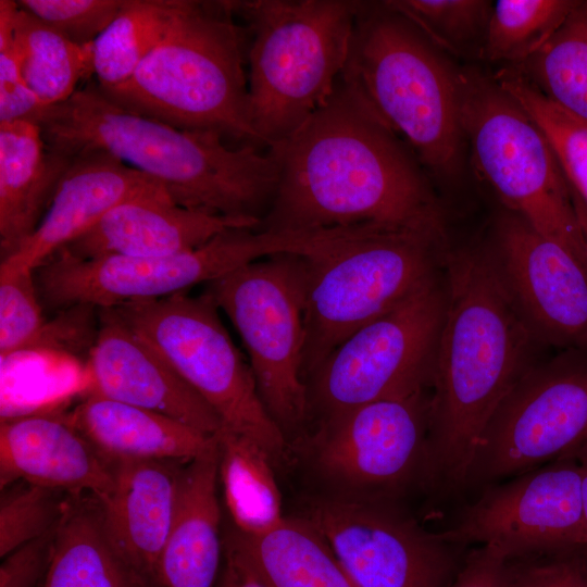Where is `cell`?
<instances>
[{
    "mask_svg": "<svg viewBox=\"0 0 587 587\" xmlns=\"http://www.w3.org/2000/svg\"><path fill=\"white\" fill-rule=\"evenodd\" d=\"M267 149L278 180L259 230L376 227L446 236L422 164L341 77L321 108Z\"/></svg>",
    "mask_w": 587,
    "mask_h": 587,
    "instance_id": "obj_1",
    "label": "cell"
},
{
    "mask_svg": "<svg viewBox=\"0 0 587 587\" xmlns=\"http://www.w3.org/2000/svg\"><path fill=\"white\" fill-rule=\"evenodd\" d=\"M446 305L430 384L426 477L465 488L489 419L537 362L538 339L516 305L492 250L447 251Z\"/></svg>",
    "mask_w": 587,
    "mask_h": 587,
    "instance_id": "obj_2",
    "label": "cell"
},
{
    "mask_svg": "<svg viewBox=\"0 0 587 587\" xmlns=\"http://www.w3.org/2000/svg\"><path fill=\"white\" fill-rule=\"evenodd\" d=\"M36 123L49 149L71 157L105 152L160 183L176 203L212 214L261 220L278 180L270 149L230 148L216 134L132 112L97 84L43 108Z\"/></svg>",
    "mask_w": 587,
    "mask_h": 587,
    "instance_id": "obj_3",
    "label": "cell"
},
{
    "mask_svg": "<svg viewBox=\"0 0 587 587\" xmlns=\"http://www.w3.org/2000/svg\"><path fill=\"white\" fill-rule=\"evenodd\" d=\"M233 15L228 1L176 0L165 33L133 77L100 90L132 112L261 146L250 116L246 36Z\"/></svg>",
    "mask_w": 587,
    "mask_h": 587,
    "instance_id": "obj_4",
    "label": "cell"
},
{
    "mask_svg": "<svg viewBox=\"0 0 587 587\" xmlns=\"http://www.w3.org/2000/svg\"><path fill=\"white\" fill-rule=\"evenodd\" d=\"M340 77L405 138L423 166L441 177L459 170L464 135L458 72L385 1L362 2Z\"/></svg>",
    "mask_w": 587,
    "mask_h": 587,
    "instance_id": "obj_5",
    "label": "cell"
},
{
    "mask_svg": "<svg viewBox=\"0 0 587 587\" xmlns=\"http://www.w3.org/2000/svg\"><path fill=\"white\" fill-rule=\"evenodd\" d=\"M446 236L412 229H332L323 252L302 255V375L350 335L427 283L444 265Z\"/></svg>",
    "mask_w": 587,
    "mask_h": 587,
    "instance_id": "obj_6",
    "label": "cell"
},
{
    "mask_svg": "<svg viewBox=\"0 0 587 587\" xmlns=\"http://www.w3.org/2000/svg\"><path fill=\"white\" fill-rule=\"evenodd\" d=\"M362 2L228 1L248 23L249 102L266 149L297 130L332 96Z\"/></svg>",
    "mask_w": 587,
    "mask_h": 587,
    "instance_id": "obj_7",
    "label": "cell"
},
{
    "mask_svg": "<svg viewBox=\"0 0 587 587\" xmlns=\"http://www.w3.org/2000/svg\"><path fill=\"white\" fill-rule=\"evenodd\" d=\"M458 80L475 170L514 214L587 261L570 184L542 130L492 76L463 70Z\"/></svg>",
    "mask_w": 587,
    "mask_h": 587,
    "instance_id": "obj_8",
    "label": "cell"
},
{
    "mask_svg": "<svg viewBox=\"0 0 587 587\" xmlns=\"http://www.w3.org/2000/svg\"><path fill=\"white\" fill-rule=\"evenodd\" d=\"M113 309L209 403L223 427L254 440L272 460L283 455L284 432L265 409L250 363L207 291L129 301Z\"/></svg>",
    "mask_w": 587,
    "mask_h": 587,
    "instance_id": "obj_9",
    "label": "cell"
},
{
    "mask_svg": "<svg viewBox=\"0 0 587 587\" xmlns=\"http://www.w3.org/2000/svg\"><path fill=\"white\" fill-rule=\"evenodd\" d=\"M205 291L240 335L271 417L283 432L302 425L310 412L302 375V255L253 261L210 282Z\"/></svg>",
    "mask_w": 587,
    "mask_h": 587,
    "instance_id": "obj_10",
    "label": "cell"
},
{
    "mask_svg": "<svg viewBox=\"0 0 587 587\" xmlns=\"http://www.w3.org/2000/svg\"><path fill=\"white\" fill-rule=\"evenodd\" d=\"M285 250L279 234L238 227L195 249L161 257L80 259L58 252L35 270V280L41 303L52 310L114 308L187 291Z\"/></svg>",
    "mask_w": 587,
    "mask_h": 587,
    "instance_id": "obj_11",
    "label": "cell"
},
{
    "mask_svg": "<svg viewBox=\"0 0 587 587\" xmlns=\"http://www.w3.org/2000/svg\"><path fill=\"white\" fill-rule=\"evenodd\" d=\"M446 291L438 277L342 341L311 374L322 419L430 384Z\"/></svg>",
    "mask_w": 587,
    "mask_h": 587,
    "instance_id": "obj_12",
    "label": "cell"
},
{
    "mask_svg": "<svg viewBox=\"0 0 587 587\" xmlns=\"http://www.w3.org/2000/svg\"><path fill=\"white\" fill-rule=\"evenodd\" d=\"M587 441V350L536 363L496 409L476 444L465 488L573 457Z\"/></svg>",
    "mask_w": 587,
    "mask_h": 587,
    "instance_id": "obj_13",
    "label": "cell"
},
{
    "mask_svg": "<svg viewBox=\"0 0 587 587\" xmlns=\"http://www.w3.org/2000/svg\"><path fill=\"white\" fill-rule=\"evenodd\" d=\"M440 535L455 546L494 547L508 559L587 549L577 460L562 457L484 487Z\"/></svg>",
    "mask_w": 587,
    "mask_h": 587,
    "instance_id": "obj_14",
    "label": "cell"
},
{
    "mask_svg": "<svg viewBox=\"0 0 587 587\" xmlns=\"http://www.w3.org/2000/svg\"><path fill=\"white\" fill-rule=\"evenodd\" d=\"M357 587H448L457 547L389 507L326 499L305 519Z\"/></svg>",
    "mask_w": 587,
    "mask_h": 587,
    "instance_id": "obj_15",
    "label": "cell"
},
{
    "mask_svg": "<svg viewBox=\"0 0 587 587\" xmlns=\"http://www.w3.org/2000/svg\"><path fill=\"white\" fill-rule=\"evenodd\" d=\"M429 398L424 390L321 420L312 440L321 471L340 484L388 490L426 476Z\"/></svg>",
    "mask_w": 587,
    "mask_h": 587,
    "instance_id": "obj_16",
    "label": "cell"
},
{
    "mask_svg": "<svg viewBox=\"0 0 587 587\" xmlns=\"http://www.w3.org/2000/svg\"><path fill=\"white\" fill-rule=\"evenodd\" d=\"M492 253L538 341L587 350V261L514 213L499 220Z\"/></svg>",
    "mask_w": 587,
    "mask_h": 587,
    "instance_id": "obj_17",
    "label": "cell"
},
{
    "mask_svg": "<svg viewBox=\"0 0 587 587\" xmlns=\"http://www.w3.org/2000/svg\"><path fill=\"white\" fill-rule=\"evenodd\" d=\"M89 353L93 392L151 410L208 435L223 424L209 403L113 308L99 309Z\"/></svg>",
    "mask_w": 587,
    "mask_h": 587,
    "instance_id": "obj_18",
    "label": "cell"
},
{
    "mask_svg": "<svg viewBox=\"0 0 587 587\" xmlns=\"http://www.w3.org/2000/svg\"><path fill=\"white\" fill-rule=\"evenodd\" d=\"M168 196L157 180L102 151L75 155L29 238L2 259L0 273L35 271L127 200Z\"/></svg>",
    "mask_w": 587,
    "mask_h": 587,
    "instance_id": "obj_19",
    "label": "cell"
},
{
    "mask_svg": "<svg viewBox=\"0 0 587 587\" xmlns=\"http://www.w3.org/2000/svg\"><path fill=\"white\" fill-rule=\"evenodd\" d=\"M77 497L103 499L113 488L112 462L67 420L30 413L0 426L1 489L15 480Z\"/></svg>",
    "mask_w": 587,
    "mask_h": 587,
    "instance_id": "obj_20",
    "label": "cell"
},
{
    "mask_svg": "<svg viewBox=\"0 0 587 587\" xmlns=\"http://www.w3.org/2000/svg\"><path fill=\"white\" fill-rule=\"evenodd\" d=\"M260 223L186 208L168 196L143 197L114 207L59 252L80 259L168 255L195 249L227 229L257 228Z\"/></svg>",
    "mask_w": 587,
    "mask_h": 587,
    "instance_id": "obj_21",
    "label": "cell"
},
{
    "mask_svg": "<svg viewBox=\"0 0 587 587\" xmlns=\"http://www.w3.org/2000/svg\"><path fill=\"white\" fill-rule=\"evenodd\" d=\"M112 490L101 500L105 534L121 557L153 587L174 516L180 467L175 461H111Z\"/></svg>",
    "mask_w": 587,
    "mask_h": 587,
    "instance_id": "obj_22",
    "label": "cell"
},
{
    "mask_svg": "<svg viewBox=\"0 0 587 587\" xmlns=\"http://www.w3.org/2000/svg\"><path fill=\"white\" fill-rule=\"evenodd\" d=\"M220 451L211 444L180 469L176 505L159 562L160 587H213L220 567Z\"/></svg>",
    "mask_w": 587,
    "mask_h": 587,
    "instance_id": "obj_23",
    "label": "cell"
},
{
    "mask_svg": "<svg viewBox=\"0 0 587 587\" xmlns=\"http://www.w3.org/2000/svg\"><path fill=\"white\" fill-rule=\"evenodd\" d=\"M74 158L49 149L36 122L0 123L1 260L35 232Z\"/></svg>",
    "mask_w": 587,
    "mask_h": 587,
    "instance_id": "obj_24",
    "label": "cell"
},
{
    "mask_svg": "<svg viewBox=\"0 0 587 587\" xmlns=\"http://www.w3.org/2000/svg\"><path fill=\"white\" fill-rule=\"evenodd\" d=\"M66 420L109 461H190L213 440L161 413L91 392Z\"/></svg>",
    "mask_w": 587,
    "mask_h": 587,
    "instance_id": "obj_25",
    "label": "cell"
},
{
    "mask_svg": "<svg viewBox=\"0 0 587 587\" xmlns=\"http://www.w3.org/2000/svg\"><path fill=\"white\" fill-rule=\"evenodd\" d=\"M225 550L249 565L267 587H357L307 520L285 517L261 535L234 529L225 539Z\"/></svg>",
    "mask_w": 587,
    "mask_h": 587,
    "instance_id": "obj_26",
    "label": "cell"
},
{
    "mask_svg": "<svg viewBox=\"0 0 587 587\" xmlns=\"http://www.w3.org/2000/svg\"><path fill=\"white\" fill-rule=\"evenodd\" d=\"M43 587H153L109 540L95 497L71 496L58 524Z\"/></svg>",
    "mask_w": 587,
    "mask_h": 587,
    "instance_id": "obj_27",
    "label": "cell"
},
{
    "mask_svg": "<svg viewBox=\"0 0 587 587\" xmlns=\"http://www.w3.org/2000/svg\"><path fill=\"white\" fill-rule=\"evenodd\" d=\"M216 436L218 477L235 529L247 535L272 530L285 520L273 460L247 436L223 426Z\"/></svg>",
    "mask_w": 587,
    "mask_h": 587,
    "instance_id": "obj_28",
    "label": "cell"
},
{
    "mask_svg": "<svg viewBox=\"0 0 587 587\" xmlns=\"http://www.w3.org/2000/svg\"><path fill=\"white\" fill-rule=\"evenodd\" d=\"M13 38L24 80L43 108L67 100L93 74L91 43L71 41L18 4Z\"/></svg>",
    "mask_w": 587,
    "mask_h": 587,
    "instance_id": "obj_29",
    "label": "cell"
},
{
    "mask_svg": "<svg viewBox=\"0 0 587 587\" xmlns=\"http://www.w3.org/2000/svg\"><path fill=\"white\" fill-rule=\"evenodd\" d=\"M176 0H124L91 43L92 73L109 92L126 84L165 33Z\"/></svg>",
    "mask_w": 587,
    "mask_h": 587,
    "instance_id": "obj_30",
    "label": "cell"
},
{
    "mask_svg": "<svg viewBox=\"0 0 587 587\" xmlns=\"http://www.w3.org/2000/svg\"><path fill=\"white\" fill-rule=\"evenodd\" d=\"M514 67L555 104L587 122V1H577L540 51Z\"/></svg>",
    "mask_w": 587,
    "mask_h": 587,
    "instance_id": "obj_31",
    "label": "cell"
},
{
    "mask_svg": "<svg viewBox=\"0 0 587 587\" xmlns=\"http://www.w3.org/2000/svg\"><path fill=\"white\" fill-rule=\"evenodd\" d=\"M492 77L542 130L571 189L587 208V122L555 104L516 67Z\"/></svg>",
    "mask_w": 587,
    "mask_h": 587,
    "instance_id": "obj_32",
    "label": "cell"
},
{
    "mask_svg": "<svg viewBox=\"0 0 587 587\" xmlns=\"http://www.w3.org/2000/svg\"><path fill=\"white\" fill-rule=\"evenodd\" d=\"M577 1L499 0L492 5L482 55L522 65L548 42Z\"/></svg>",
    "mask_w": 587,
    "mask_h": 587,
    "instance_id": "obj_33",
    "label": "cell"
},
{
    "mask_svg": "<svg viewBox=\"0 0 587 587\" xmlns=\"http://www.w3.org/2000/svg\"><path fill=\"white\" fill-rule=\"evenodd\" d=\"M411 21L439 50L482 54L492 5L480 0L385 1Z\"/></svg>",
    "mask_w": 587,
    "mask_h": 587,
    "instance_id": "obj_34",
    "label": "cell"
},
{
    "mask_svg": "<svg viewBox=\"0 0 587 587\" xmlns=\"http://www.w3.org/2000/svg\"><path fill=\"white\" fill-rule=\"evenodd\" d=\"M25 483V482H24ZM63 492L25 483L1 496L0 557L52 530L61 521L68 498Z\"/></svg>",
    "mask_w": 587,
    "mask_h": 587,
    "instance_id": "obj_35",
    "label": "cell"
},
{
    "mask_svg": "<svg viewBox=\"0 0 587 587\" xmlns=\"http://www.w3.org/2000/svg\"><path fill=\"white\" fill-rule=\"evenodd\" d=\"M35 271L0 273V354L29 349L46 330Z\"/></svg>",
    "mask_w": 587,
    "mask_h": 587,
    "instance_id": "obj_36",
    "label": "cell"
},
{
    "mask_svg": "<svg viewBox=\"0 0 587 587\" xmlns=\"http://www.w3.org/2000/svg\"><path fill=\"white\" fill-rule=\"evenodd\" d=\"M17 4L64 37L88 46L109 26L124 0H20Z\"/></svg>",
    "mask_w": 587,
    "mask_h": 587,
    "instance_id": "obj_37",
    "label": "cell"
},
{
    "mask_svg": "<svg viewBox=\"0 0 587 587\" xmlns=\"http://www.w3.org/2000/svg\"><path fill=\"white\" fill-rule=\"evenodd\" d=\"M16 1L0 0V123L36 122L43 107L24 80L13 38Z\"/></svg>",
    "mask_w": 587,
    "mask_h": 587,
    "instance_id": "obj_38",
    "label": "cell"
},
{
    "mask_svg": "<svg viewBox=\"0 0 587 587\" xmlns=\"http://www.w3.org/2000/svg\"><path fill=\"white\" fill-rule=\"evenodd\" d=\"M509 560L507 587H587V549Z\"/></svg>",
    "mask_w": 587,
    "mask_h": 587,
    "instance_id": "obj_39",
    "label": "cell"
},
{
    "mask_svg": "<svg viewBox=\"0 0 587 587\" xmlns=\"http://www.w3.org/2000/svg\"><path fill=\"white\" fill-rule=\"evenodd\" d=\"M57 527L3 558L0 587H39L47 574Z\"/></svg>",
    "mask_w": 587,
    "mask_h": 587,
    "instance_id": "obj_40",
    "label": "cell"
},
{
    "mask_svg": "<svg viewBox=\"0 0 587 587\" xmlns=\"http://www.w3.org/2000/svg\"><path fill=\"white\" fill-rule=\"evenodd\" d=\"M510 560L500 550L478 546L466 555L448 587H507Z\"/></svg>",
    "mask_w": 587,
    "mask_h": 587,
    "instance_id": "obj_41",
    "label": "cell"
},
{
    "mask_svg": "<svg viewBox=\"0 0 587 587\" xmlns=\"http://www.w3.org/2000/svg\"><path fill=\"white\" fill-rule=\"evenodd\" d=\"M218 587H267V585L242 560L225 550V569Z\"/></svg>",
    "mask_w": 587,
    "mask_h": 587,
    "instance_id": "obj_42",
    "label": "cell"
},
{
    "mask_svg": "<svg viewBox=\"0 0 587 587\" xmlns=\"http://www.w3.org/2000/svg\"><path fill=\"white\" fill-rule=\"evenodd\" d=\"M573 457H575L579 465L582 504L587 528V441L574 452Z\"/></svg>",
    "mask_w": 587,
    "mask_h": 587,
    "instance_id": "obj_43",
    "label": "cell"
},
{
    "mask_svg": "<svg viewBox=\"0 0 587 587\" xmlns=\"http://www.w3.org/2000/svg\"><path fill=\"white\" fill-rule=\"evenodd\" d=\"M574 209L578 220L579 228L584 238L586 253H587V208L577 197V195L571 189Z\"/></svg>",
    "mask_w": 587,
    "mask_h": 587,
    "instance_id": "obj_44",
    "label": "cell"
}]
</instances>
